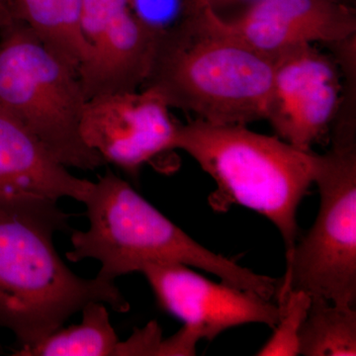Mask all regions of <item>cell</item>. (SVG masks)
Returning a JSON list of instances; mask_svg holds the SVG:
<instances>
[{"mask_svg": "<svg viewBox=\"0 0 356 356\" xmlns=\"http://www.w3.org/2000/svg\"><path fill=\"white\" fill-rule=\"evenodd\" d=\"M163 343L161 329L153 321L143 329L135 330L125 341H119L114 356H163Z\"/></svg>", "mask_w": 356, "mask_h": 356, "instance_id": "cell-18", "label": "cell"}, {"mask_svg": "<svg viewBox=\"0 0 356 356\" xmlns=\"http://www.w3.org/2000/svg\"><path fill=\"white\" fill-rule=\"evenodd\" d=\"M93 184L72 175L22 124L0 110V198H72L84 204Z\"/></svg>", "mask_w": 356, "mask_h": 356, "instance_id": "cell-12", "label": "cell"}, {"mask_svg": "<svg viewBox=\"0 0 356 356\" xmlns=\"http://www.w3.org/2000/svg\"><path fill=\"white\" fill-rule=\"evenodd\" d=\"M2 353V348H1V344H0V353Z\"/></svg>", "mask_w": 356, "mask_h": 356, "instance_id": "cell-21", "label": "cell"}, {"mask_svg": "<svg viewBox=\"0 0 356 356\" xmlns=\"http://www.w3.org/2000/svg\"><path fill=\"white\" fill-rule=\"evenodd\" d=\"M274 58L266 120L276 136L303 151L324 139L343 102L339 65L315 44H302Z\"/></svg>", "mask_w": 356, "mask_h": 356, "instance_id": "cell-7", "label": "cell"}, {"mask_svg": "<svg viewBox=\"0 0 356 356\" xmlns=\"http://www.w3.org/2000/svg\"><path fill=\"white\" fill-rule=\"evenodd\" d=\"M15 19L11 0H0V30Z\"/></svg>", "mask_w": 356, "mask_h": 356, "instance_id": "cell-20", "label": "cell"}, {"mask_svg": "<svg viewBox=\"0 0 356 356\" xmlns=\"http://www.w3.org/2000/svg\"><path fill=\"white\" fill-rule=\"evenodd\" d=\"M86 231L74 229L67 261L100 262L97 277L115 281L154 262H175L214 274L232 286L275 301L280 281L254 273L208 250L140 195L126 180L107 172L89 194Z\"/></svg>", "mask_w": 356, "mask_h": 356, "instance_id": "cell-3", "label": "cell"}, {"mask_svg": "<svg viewBox=\"0 0 356 356\" xmlns=\"http://www.w3.org/2000/svg\"><path fill=\"white\" fill-rule=\"evenodd\" d=\"M274 58L229 31L219 14L204 8L159 36L143 88L170 108L216 125L266 120Z\"/></svg>", "mask_w": 356, "mask_h": 356, "instance_id": "cell-2", "label": "cell"}, {"mask_svg": "<svg viewBox=\"0 0 356 356\" xmlns=\"http://www.w3.org/2000/svg\"><path fill=\"white\" fill-rule=\"evenodd\" d=\"M156 90L121 91L88 99L81 120L84 144L134 178L159 154L175 149L177 122Z\"/></svg>", "mask_w": 356, "mask_h": 356, "instance_id": "cell-8", "label": "cell"}, {"mask_svg": "<svg viewBox=\"0 0 356 356\" xmlns=\"http://www.w3.org/2000/svg\"><path fill=\"white\" fill-rule=\"evenodd\" d=\"M69 220L58 201L0 198V329L19 346L64 327L89 302L130 310L114 281L81 277L63 261L54 236L69 231Z\"/></svg>", "mask_w": 356, "mask_h": 356, "instance_id": "cell-1", "label": "cell"}, {"mask_svg": "<svg viewBox=\"0 0 356 356\" xmlns=\"http://www.w3.org/2000/svg\"><path fill=\"white\" fill-rule=\"evenodd\" d=\"M219 15L229 31L271 58L302 44L332 47L356 36V11L348 0H259L235 16Z\"/></svg>", "mask_w": 356, "mask_h": 356, "instance_id": "cell-11", "label": "cell"}, {"mask_svg": "<svg viewBox=\"0 0 356 356\" xmlns=\"http://www.w3.org/2000/svg\"><path fill=\"white\" fill-rule=\"evenodd\" d=\"M146 277L159 306L184 323L199 339L212 341L227 330L247 324L274 329L280 306L257 293L213 282L191 267L175 262L146 264Z\"/></svg>", "mask_w": 356, "mask_h": 356, "instance_id": "cell-10", "label": "cell"}, {"mask_svg": "<svg viewBox=\"0 0 356 356\" xmlns=\"http://www.w3.org/2000/svg\"><path fill=\"white\" fill-rule=\"evenodd\" d=\"M81 30L88 55L79 76L88 99L142 88L161 35L135 15L129 0H81Z\"/></svg>", "mask_w": 356, "mask_h": 356, "instance_id": "cell-9", "label": "cell"}, {"mask_svg": "<svg viewBox=\"0 0 356 356\" xmlns=\"http://www.w3.org/2000/svg\"><path fill=\"white\" fill-rule=\"evenodd\" d=\"M175 149L189 154L214 180L213 210L238 205L259 213L280 231L286 257L291 254L300 238L297 213L314 184L318 154L247 126L199 119L178 123Z\"/></svg>", "mask_w": 356, "mask_h": 356, "instance_id": "cell-4", "label": "cell"}, {"mask_svg": "<svg viewBox=\"0 0 356 356\" xmlns=\"http://www.w3.org/2000/svg\"><path fill=\"white\" fill-rule=\"evenodd\" d=\"M88 102L76 70L14 19L0 30V110L22 124L62 165H104L84 144L81 120Z\"/></svg>", "mask_w": 356, "mask_h": 356, "instance_id": "cell-5", "label": "cell"}, {"mask_svg": "<svg viewBox=\"0 0 356 356\" xmlns=\"http://www.w3.org/2000/svg\"><path fill=\"white\" fill-rule=\"evenodd\" d=\"M259 0H184L185 16L208 8L219 14L235 6H248Z\"/></svg>", "mask_w": 356, "mask_h": 356, "instance_id": "cell-19", "label": "cell"}, {"mask_svg": "<svg viewBox=\"0 0 356 356\" xmlns=\"http://www.w3.org/2000/svg\"><path fill=\"white\" fill-rule=\"evenodd\" d=\"M77 325L62 327L31 346H19L14 356H114L118 336L106 304L89 302Z\"/></svg>", "mask_w": 356, "mask_h": 356, "instance_id": "cell-14", "label": "cell"}, {"mask_svg": "<svg viewBox=\"0 0 356 356\" xmlns=\"http://www.w3.org/2000/svg\"><path fill=\"white\" fill-rule=\"evenodd\" d=\"M346 113L332 124L329 151L317 154L318 215L286 257L278 294L300 290L356 307V122L355 111Z\"/></svg>", "mask_w": 356, "mask_h": 356, "instance_id": "cell-6", "label": "cell"}, {"mask_svg": "<svg viewBox=\"0 0 356 356\" xmlns=\"http://www.w3.org/2000/svg\"><path fill=\"white\" fill-rule=\"evenodd\" d=\"M14 16L51 51L76 70L88 55L81 0H11Z\"/></svg>", "mask_w": 356, "mask_h": 356, "instance_id": "cell-13", "label": "cell"}, {"mask_svg": "<svg viewBox=\"0 0 356 356\" xmlns=\"http://www.w3.org/2000/svg\"><path fill=\"white\" fill-rule=\"evenodd\" d=\"M311 296L300 290L278 294L280 316L270 339L257 350L259 356L299 355V334L311 305Z\"/></svg>", "mask_w": 356, "mask_h": 356, "instance_id": "cell-16", "label": "cell"}, {"mask_svg": "<svg viewBox=\"0 0 356 356\" xmlns=\"http://www.w3.org/2000/svg\"><path fill=\"white\" fill-rule=\"evenodd\" d=\"M135 15L149 29L161 35L185 17L184 0H129Z\"/></svg>", "mask_w": 356, "mask_h": 356, "instance_id": "cell-17", "label": "cell"}, {"mask_svg": "<svg viewBox=\"0 0 356 356\" xmlns=\"http://www.w3.org/2000/svg\"><path fill=\"white\" fill-rule=\"evenodd\" d=\"M299 355L355 356L356 307L312 298L300 330Z\"/></svg>", "mask_w": 356, "mask_h": 356, "instance_id": "cell-15", "label": "cell"}]
</instances>
